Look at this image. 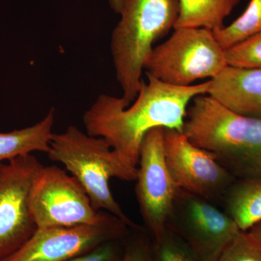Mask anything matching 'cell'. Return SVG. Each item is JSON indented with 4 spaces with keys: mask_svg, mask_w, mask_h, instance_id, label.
Wrapping results in <instances>:
<instances>
[{
    "mask_svg": "<svg viewBox=\"0 0 261 261\" xmlns=\"http://www.w3.org/2000/svg\"><path fill=\"white\" fill-rule=\"evenodd\" d=\"M154 242L152 261H202L190 245L169 226L164 234Z\"/></svg>",
    "mask_w": 261,
    "mask_h": 261,
    "instance_id": "obj_17",
    "label": "cell"
},
{
    "mask_svg": "<svg viewBox=\"0 0 261 261\" xmlns=\"http://www.w3.org/2000/svg\"><path fill=\"white\" fill-rule=\"evenodd\" d=\"M183 133L237 179H261V120L237 114L202 94L189 106Z\"/></svg>",
    "mask_w": 261,
    "mask_h": 261,
    "instance_id": "obj_2",
    "label": "cell"
},
{
    "mask_svg": "<svg viewBox=\"0 0 261 261\" xmlns=\"http://www.w3.org/2000/svg\"><path fill=\"white\" fill-rule=\"evenodd\" d=\"M207 94L237 114L261 120V69L226 66L210 80Z\"/></svg>",
    "mask_w": 261,
    "mask_h": 261,
    "instance_id": "obj_12",
    "label": "cell"
},
{
    "mask_svg": "<svg viewBox=\"0 0 261 261\" xmlns=\"http://www.w3.org/2000/svg\"><path fill=\"white\" fill-rule=\"evenodd\" d=\"M43 166L32 154L0 163V261L19 250L37 230L29 196Z\"/></svg>",
    "mask_w": 261,
    "mask_h": 261,
    "instance_id": "obj_8",
    "label": "cell"
},
{
    "mask_svg": "<svg viewBox=\"0 0 261 261\" xmlns=\"http://www.w3.org/2000/svg\"><path fill=\"white\" fill-rule=\"evenodd\" d=\"M132 229L112 214L98 224L37 228L23 246L1 261H68L103 243L123 240Z\"/></svg>",
    "mask_w": 261,
    "mask_h": 261,
    "instance_id": "obj_9",
    "label": "cell"
},
{
    "mask_svg": "<svg viewBox=\"0 0 261 261\" xmlns=\"http://www.w3.org/2000/svg\"><path fill=\"white\" fill-rule=\"evenodd\" d=\"M227 66L224 49L212 31L174 29L167 40L154 47L146 61V73L177 87L217 76Z\"/></svg>",
    "mask_w": 261,
    "mask_h": 261,
    "instance_id": "obj_5",
    "label": "cell"
},
{
    "mask_svg": "<svg viewBox=\"0 0 261 261\" xmlns=\"http://www.w3.org/2000/svg\"><path fill=\"white\" fill-rule=\"evenodd\" d=\"M227 66L261 69V32L225 49Z\"/></svg>",
    "mask_w": 261,
    "mask_h": 261,
    "instance_id": "obj_18",
    "label": "cell"
},
{
    "mask_svg": "<svg viewBox=\"0 0 261 261\" xmlns=\"http://www.w3.org/2000/svg\"><path fill=\"white\" fill-rule=\"evenodd\" d=\"M55 111L51 109L33 126L3 133L0 132V163L33 152L47 153L53 138Z\"/></svg>",
    "mask_w": 261,
    "mask_h": 261,
    "instance_id": "obj_13",
    "label": "cell"
},
{
    "mask_svg": "<svg viewBox=\"0 0 261 261\" xmlns=\"http://www.w3.org/2000/svg\"><path fill=\"white\" fill-rule=\"evenodd\" d=\"M122 240H111L92 250L68 261H121L124 249Z\"/></svg>",
    "mask_w": 261,
    "mask_h": 261,
    "instance_id": "obj_20",
    "label": "cell"
},
{
    "mask_svg": "<svg viewBox=\"0 0 261 261\" xmlns=\"http://www.w3.org/2000/svg\"><path fill=\"white\" fill-rule=\"evenodd\" d=\"M261 32V0H250L243 14L227 27L213 32L226 49Z\"/></svg>",
    "mask_w": 261,
    "mask_h": 261,
    "instance_id": "obj_16",
    "label": "cell"
},
{
    "mask_svg": "<svg viewBox=\"0 0 261 261\" xmlns=\"http://www.w3.org/2000/svg\"><path fill=\"white\" fill-rule=\"evenodd\" d=\"M138 94L129 106L121 97L100 94L86 111V132L102 137L130 167L137 168L142 142L153 128L183 132L187 109L194 98L208 92L210 80L188 87L164 83L146 73Z\"/></svg>",
    "mask_w": 261,
    "mask_h": 261,
    "instance_id": "obj_1",
    "label": "cell"
},
{
    "mask_svg": "<svg viewBox=\"0 0 261 261\" xmlns=\"http://www.w3.org/2000/svg\"><path fill=\"white\" fill-rule=\"evenodd\" d=\"M168 226L174 229L202 261H214L241 232L225 211L211 201L180 190Z\"/></svg>",
    "mask_w": 261,
    "mask_h": 261,
    "instance_id": "obj_10",
    "label": "cell"
},
{
    "mask_svg": "<svg viewBox=\"0 0 261 261\" xmlns=\"http://www.w3.org/2000/svg\"><path fill=\"white\" fill-rule=\"evenodd\" d=\"M240 0H178V15L174 29L219 30Z\"/></svg>",
    "mask_w": 261,
    "mask_h": 261,
    "instance_id": "obj_15",
    "label": "cell"
},
{
    "mask_svg": "<svg viewBox=\"0 0 261 261\" xmlns=\"http://www.w3.org/2000/svg\"><path fill=\"white\" fill-rule=\"evenodd\" d=\"M37 228L98 224L109 213L97 211L80 182L57 166H43L29 196Z\"/></svg>",
    "mask_w": 261,
    "mask_h": 261,
    "instance_id": "obj_6",
    "label": "cell"
},
{
    "mask_svg": "<svg viewBox=\"0 0 261 261\" xmlns=\"http://www.w3.org/2000/svg\"><path fill=\"white\" fill-rule=\"evenodd\" d=\"M121 261H152V247L144 235L132 239L123 251Z\"/></svg>",
    "mask_w": 261,
    "mask_h": 261,
    "instance_id": "obj_21",
    "label": "cell"
},
{
    "mask_svg": "<svg viewBox=\"0 0 261 261\" xmlns=\"http://www.w3.org/2000/svg\"><path fill=\"white\" fill-rule=\"evenodd\" d=\"M135 193L141 216L154 240L166 232L180 189L168 171L164 128L146 135L140 149Z\"/></svg>",
    "mask_w": 261,
    "mask_h": 261,
    "instance_id": "obj_7",
    "label": "cell"
},
{
    "mask_svg": "<svg viewBox=\"0 0 261 261\" xmlns=\"http://www.w3.org/2000/svg\"><path fill=\"white\" fill-rule=\"evenodd\" d=\"M47 154L51 161L64 165L78 180L96 210L116 216L132 228L140 227L123 212L109 184L111 178L135 181L137 168L123 162L105 139L69 126L62 133L53 134Z\"/></svg>",
    "mask_w": 261,
    "mask_h": 261,
    "instance_id": "obj_4",
    "label": "cell"
},
{
    "mask_svg": "<svg viewBox=\"0 0 261 261\" xmlns=\"http://www.w3.org/2000/svg\"><path fill=\"white\" fill-rule=\"evenodd\" d=\"M108 3L111 5L113 11L119 14L121 8L122 0H108Z\"/></svg>",
    "mask_w": 261,
    "mask_h": 261,
    "instance_id": "obj_23",
    "label": "cell"
},
{
    "mask_svg": "<svg viewBox=\"0 0 261 261\" xmlns=\"http://www.w3.org/2000/svg\"><path fill=\"white\" fill-rule=\"evenodd\" d=\"M226 213L246 231L261 221V179L239 178L224 194Z\"/></svg>",
    "mask_w": 261,
    "mask_h": 261,
    "instance_id": "obj_14",
    "label": "cell"
},
{
    "mask_svg": "<svg viewBox=\"0 0 261 261\" xmlns=\"http://www.w3.org/2000/svg\"><path fill=\"white\" fill-rule=\"evenodd\" d=\"M121 20L113 29L111 54L126 107L142 85L147 58L156 41L174 29L178 0H122Z\"/></svg>",
    "mask_w": 261,
    "mask_h": 261,
    "instance_id": "obj_3",
    "label": "cell"
},
{
    "mask_svg": "<svg viewBox=\"0 0 261 261\" xmlns=\"http://www.w3.org/2000/svg\"><path fill=\"white\" fill-rule=\"evenodd\" d=\"M214 261H261V247L247 231H241Z\"/></svg>",
    "mask_w": 261,
    "mask_h": 261,
    "instance_id": "obj_19",
    "label": "cell"
},
{
    "mask_svg": "<svg viewBox=\"0 0 261 261\" xmlns=\"http://www.w3.org/2000/svg\"><path fill=\"white\" fill-rule=\"evenodd\" d=\"M247 233L261 247V221L247 230Z\"/></svg>",
    "mask_w": 261,
    "mask_h": 261,
    "instance_id": "obj_22",
    "label": "cell"
},
{
    "mask_svg": "<svg viewBox=\"0 0 261 261\" xmlns=\"http://www.w3.org/2000/svg\"><path fill=\"white\" fill-rule=\"evenodd\" d=\"M164 153L178 188L211 202L223 198L237 179L211 152L194 145L181 130L164 128Z\"/></svg>",
    "mask_w": 261,
    "mask_h": 261,
    "instance_id": "obj_11",
    "label": "cell"
}]
</instances>
